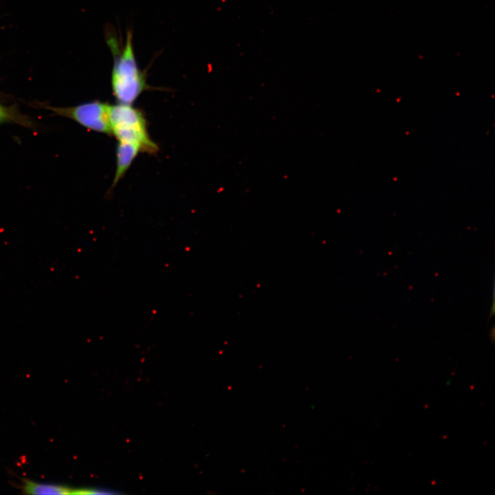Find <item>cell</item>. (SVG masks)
<instances>
[{"label": "cell", "mask_w": 495, "mask_h": 495, "mask_svg": "<svg viewBox=\"0 0 495 495\" xmlns=\"http://www.w3.org/2000/svg\"><path fill=\"white\" fill-rule=\"evenodd\" d=\"M106 38L113 57L111 78L113 94L118 104H132L143 91L153 88L148 85L146 73L138 65L133 34L128 31L126 42L121 45L115 36L109 34Z\"/></svg>", "instance_id": "obj_1"}, {"label": "cell", "mask_w": 495, "mask_h": 495, "mask_svg": "<svg viewBox=\"0 0 495 495\" xmlns=\"http://www.w3.org/2000/svg\"><path fill=\"white\" fill-rule=\"evenodd\" d=\"M109 118L112 135L118 142L133 144L141 152L150 154L158 151L157 145L149 136L146 120L140 109L131 104L110 105Z\"/></svg>", "instance_id": "obj_2"}, {"label": "cell", "mask_w": 495, "mask_h": 495, "mask_svg": "<svg viewBox=\"0 0 495 495\" xmlns=\"http://www.w3.org/2000/svg\"><path fill=\"white\" fill-rule=\"evenodd\" d=\"M110 104L98 100L82 103L72 107L55 109L88 129L112 135L109 123Z\"/></svg>", "instance_id": "obj_3"}, {"label": "cell", "mask_w": 495, "mask_h": 495, "mask_svg": "<svg viewBox=\"0 0 495 495\" xmlns=\"http://www.w3.org/2000/svg\"><path fill=\"white\" fill-rule=\"evenodd\" d=\"M140 152H141L140 148L133 144L118 142L116 149V173L110 190H113L124 176Z\"/></svg>", "instance_id": "obj_4"}, {"label": "cell", "mask_w": 495, "mask_h": 495, "mask_svg": "<svg viewBox=\"0 0 495 495\" xmlns=\"http://www.w3.org/2000/svg\"><path fill=\"white\" fill-rule=\"evenodd\" d=\"M23 492L28 494H71L73 489L64 485L41 483L24 479Z\"/></svg>", "instance_id": "obj_5"}, {"label": "cell", "mask_w": 495, "mask_h": 495, "mask_svg": "<svg viewBox=\"0 0 495 495\" xmlns=\"http://www.w3.org/2000/svg\"><path fill=\"white\" fill-rule=\"evenodd\" d=\"M116 493L115 491L100 488H80L74 489L72 494H111Z\"/></svg>", "instance_id": "obj_6"}, {"label": "cell", "mask_w": 495, "mask_h": 495, "mask_svg": "<svg viewBox=\"0 0 495 495\" xmlns=\"http://www.w3.org/2000/svg\"><path fill=\"white\" fill-rule=\"evenodd\" d=\"M8 118L6 111L0 105V123L5 121Z\"/></svg>", "instance_id": "obj_7"}]
</instances>
